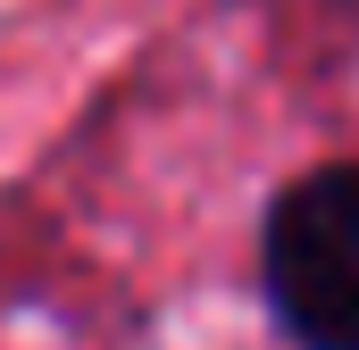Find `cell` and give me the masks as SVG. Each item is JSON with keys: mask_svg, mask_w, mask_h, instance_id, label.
I'll list each match as a JSON object with an SVG mask.
<instances>
[{"mask_svg": "<svg viewBox=\"0 0 359 350\" xmlns=\"http://www.w3.org/2000/svg\"><path fill=\"white\" fill-rule=\"evenodd\" d=\"M259 292L292 350H359V159H318L268 200Z\"/></svg>", "mask_w": 359, "mask_h": 350, "instance_id": "1", "label": "cell"}]
</instances>
